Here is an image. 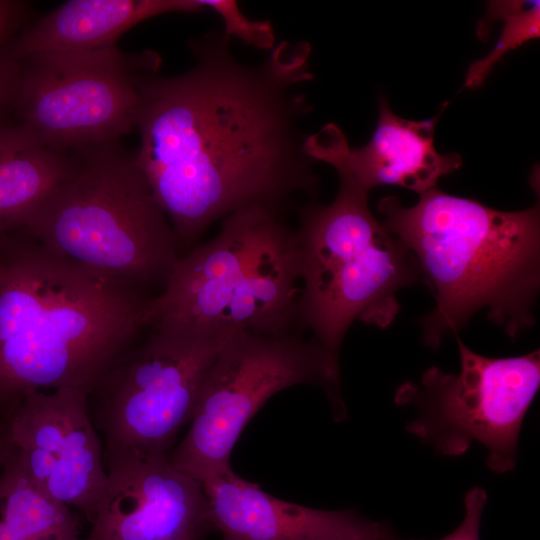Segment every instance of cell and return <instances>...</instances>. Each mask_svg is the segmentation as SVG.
<instances>
[{
  "label": "cell",
  "mask_w": 540,
  "mask_h": 540,
  "mask_svg": "<svg viewBox=\"0 0 540 540\" xmlns=\"http://www.w3.org/2000/svg\"><path fill=\"white\" fill-rule=\"evenodd\" d=\"M188 46L189 70L141 80L134 152L178 247L233 212H281L319 185L299 128L312 108L297 91L313 78L310 44L281 41L256 65L237 60L223 32Z\"/></svg>",
  "instance_id": "6da1fadb"
},
{
  "label": "cell",
  "mask_w": 540,
  "mask_h": 540,
  "mask_svg": "<svg viewBox=\"0 0 540 540\" xmlns=\"http://www.w3.org/2000/svg\"><path fill=\"white\" fill-rule=\"evenodd\" d=\"M1 244L0 401L48 388L90 394L145 327L149 298L28 236Z\"/></svg>",
  "instance_id": "7a4b0ae2"
},
{
  "label": "cell",
  "mask_w": 540,
  "mask_h": 540,
  "mask_svg": "<svg viewBox=\"0 0 540 540\" xmlns=\"http://www.w3.org/2000/svg\"><path fill=\"white\" fill-rule=\"evenodd\" d=\"M381 223L413 254L436 300L421 320L422 340L437 349L477 311L516 338L535 322L540 288V210L507 212L436 188L404 207L378 202Z\"/></svg>",
  "instance_id": "3957f363"
},
{
  "label": "cell",
  "mask_w": 540,
  "mask_h": 540,
  "mask_svg": "<svg viewBox=\"0 0 540 540\" xmlns=\"http://www.w3.org/2000/svg\"><path fill=\"white\" fill-rule=\"evenodd\" d=\"M300 293L295 231L280 211L253 206L224 217L214 238L178 258L164 290L148 299L144 324L293 334Z\"/></svg>",
  "instance_id": "277c9868"
},
{
  "label": "cell",
  "mask_w": 540,
  "mask_h": 540,
  "mask_svg": "<svg viewBox=\"0 0 540 540\" xmlns=\"http://www.w3.org/2000/svg\"><path fill=\"white\" fill-rule=\"evenodd\" d=\"M339 175L328 205H307L295 231L301 293L299 322L338 357L355 320L389 327L402 288L424 283L413 254L370 211L364 189L334 154L323 156Z\"/></svg>",
  "instance_id": "5b68a950"
},
{
  "label": "cell",
  "mask_w": 540,
  "mask_h": 540,
  "mask_svg": "<svg viewBox=\"0 0 540 540\" xmlns=\"http://www.w3.org/2000/svg\"><path fill=\"white\" fill-rule=\"evenodd\" d=\"M77 153L71 174L20 231L138 288L165 284L180 257L179 247L135 154L116 143Z\"/></svg>",
  "instance_id": "8992f818"
},
{
  "label": "cell",
  "mask_w": 540,
  "mask_h": 540,
  "mask_svg": "<svg viewBox=\"0 0 540 540\" xmlns=\"http://www.w3.org/2000/svg\"><path fill=\"white\" fill-rule=\"evenodd\" d=\"M321 386L336 420L347 415L338 357L298 333L270 336L236 331L210 366L198 394L190 428L168 455L199 482L230 466L243 429L274 394L298 384Z\"/></svg>",
  "instance_id": "52a82bcc"
},
{
  "label": "cell",
  "mask_w": 540,
  "mask_h": 540,
  "mask_svg": "<svg viewBox=\"0 0 540 540\" xmlns=\"http://www.w3.org/2000/svg\"><path fill=\"white\" fill-rule=\"evenodd\" d=\"M130 348L89 394L104 452L167 454L190 421L204 378L235 329L169 325Z\"/></svg>",
  "instance_id": "ba28073f"
},
{
  "label": "cell",
  "mask_w": 540,
  "mask_h": 540,
  "mask_svg": "<svg viewBox=\"0 0 540 540\" xmlns=\"http://www.w3.org/2000/svg\"><path fill=\"white\" fill-rule=\"evenodd\" d=\"M13 103L19 123L68 153L116 143L136 129L140 82L158 72L153 51L104 49L41 54L19 61Z\"/></svg>",
  "instance_id": "9c48e42d"
},
{
  "label": "cell",
  "mask_w": 540,
  "mask_h": 540,
  "mask_svg": "<svg viewBox=\"0 0 540 540\" xmlns=\"http://www.w3.org/2000/svg\"><path fill=\"white\" fill-rule=\"evenodd\" d=\"M460 371L427 369L419 382L401 384L398 406H415L407 432L447 456L482 444L486 463L497 473L515 468L523 419L540 386V351L508 358L475 353L457 336Z\"/></svg>",
  "instance_id": "30bf717a"
},
{
  "label": "cell",
  "mask_w": 540,
  "mask_h": 540,
  "mask_svg": "<svg viewBox=\"0 0 540 540\" xmlns=\"http://www.w3.org/2000/svg\"><path fill=\"white\" fill-rule=\"evenodd\" d=\"M12 407L5 433L27 475L50 497L91 521L107 476L89 393L30 390Z\"/></svg>",
  "instance_id": "8fae6325"
},
{
  "label": "cell",
  "mask_w": 540,
  "mask_h": 540,
  "mask_svg": "<svg viewBox=\"0 0 540 540\" xmlns=\"http://www.w3.org/2000/svg\"><path fill=\"white\" fill-rule=\"evenodd\" d=\"M106 484L83 540H203L213 527L202 483L168 454L104 452Z\"/></svg>",
  "instance_id": "7c38bea8"
},
{
  "label": "cell",
  "mask_w": 540,
  "mask_h": 540,
  "mask_svg": "<svg viewBox=\"0 0 540 540\" xmlns=\"http://www.w3.org/2000/svg\"><path fill=\"white\" fill-rule=\"evenodd\" d=\"M212 527L222 540H375L384 525L347 510L283 501L228 467L202 482Z\"/></svg>",
  "instance_id": "4fadbf2b"
},
{
  "label": "cell",
  "mask_w": 540,
  "mask_h": 540,
  "mask_svg": "<svg viewBox=\"0 0 540 540\" xmlns=\"http://www.w3.org/2000/svg\"><path fill=\"white\" fill-rule=\"evenodd\" d=\"M438 118L439 114L421 121L401 118L381 98L374 134L363 147L351 148L334 123L325 125L318 134L367 191L397 185L421 195L462 165L459 154H440L435 149Z\"/></svg>",
  "instance_id": "5bb4252c"
},
{
  "label": "cell",
  "mask_w": 540,
  "mask_h": 540,
  "mask_svg": "<svg viewBox=\"0 0 540 540\" xmlns=\"http://www.w3.org/2000/svg\"><path fill=\"white\" fill-rule=\"evenodd\" d=\"M200 0H70L24 27L3 55L14 61L117 45L139 23L170 13H199Z\"/></svg>",
  "instance_id": "9a60e30c"
},
{
  "label": "cell",
  "mask_w": 540,
  "mask_h": 540,
  "mask_svg": "<svg viewBox=\"0 0 540 540\" xmlns=\"http://www.w3.org/2000/svg\"><path fill=\"white\" fill-rule=\"evenodd\" d=\"M75 158L20 123L0 126V233L20 230L71 174Z\"/></svg>",
  "instance_id": "2e32d148"
},
{
  "label": "cell",
  "mask_w": 540,
  "mask_h": 540,
  "mask_svg": "<svg viewBox=\"0 0 540 540\" xmlns=\"http://www.w3.org/2000/svg\"><path fill=\"white\" fill-rule=\"evenodd\" d=\"M0 540H83L71 508L34 484L10 446L0 471Z\"/></svg>",
  "instance_id": "e0dca14e"
},
{
  "label": "cell",
  "mask_w": 540,
  "mask_h": 540,
  "mask_svg": "<svg viewBox=\"0 0 540 540\" xmlns=\"http://www.w3.org/2000/svg\"><path fill=\"white\" fill-rule=\"evenodd\" d=\"M487 8L485 18L477 27L478 37L489 35L494 20L502 22L503 26L490 53L469 66L464 86L470 89L482 85L493 67L509 51L540 37L539 1H490Z\"/></svg>",
  "instance_id": "ac0fdd59"
},
{
  "label": "cell",
  "mask_w": 540,
  "mask_h": 540,
  "mask_svg": "<svg viewBox=\"0 0 540 540\" xmlns=\"http://www.w3.org/2000/svg\"><path fill=\"white\" fill-rule=\"evenodd\" d=\"M204 8L215 11L224 24L223 33L239 39L247 45L262 50H272L275 33L269 20H253L246 17L234 0H200Z\"/></svg>",
  "instance_id": "d6986e66"
},
{
  "label": "cell",
  "mask_w": 540,
  "mask_h": 540,
  "mask_svg": "<svg viewBox=\"0 0 540 540\" xmlns=\"http://www.w3.org/2000/svg\"><path fill=\"white\" fill-rule=\"evenodd\" d=\"M488 495L482 487L470 489L464 498L465 515L462 523L439 540H480V524Z\"/></svg>",
  "instance_id": "ffe728a7"
},
{
  "label": "cell",
  "mask_w": 540,
  "mask_h": 540,
  "mask_svg": "<svg viewBox=\"0 0 540 540\" xmlns=\"http://www.w3.org/2000/svg\"><path fill=\"white\" fill-rule=\"evenodd\" d=\"M28 4L16 0H0V55L11 40L24 28Z\"/></svg>",
  "instance_id": "44dd1931"
},
{
  "label": "cell",
  "mask_w": 540,
  "mask_h": 540,
  "mask_svg": "<svg viewBox=\"0 0 540 540\" xmlns=\"http://www.w3.org/2000/svg\"><path fill=\"white\" fill-rule=\"evenodd\" d=\"M19 71V62L0 55V109L13 101Z\"/></svg>",
  "instance_id": "7402d4cb"
},
{
  "label": "cell",
  "mask_w": 540,
  "mask_h": 540,
  "mask_svg": "<svg viewBox=\"0 0 540 540\" xmlns=\"http://www.w3.org/2000/svg\"><path fill=\"white\" fill-rule=\"evenodd\" d=\"M9 451V443L5 431L0 430V471Z\"/></svg>",
  "instance_id": "603a6c76"
},
{
  "label": "cell",
  "mask_w": 540,
  "mask_h": 540,
  "mask_svg": "<svg viewBox=\"0 0 540 540\" xmlns=\"http://www.w3.org/2000/svg\"><path fill=\"white\" fill-rule=\"evenodd\" d=\"M375 540H399L391 531L390 528L384 525L381 533Z\"/></svg>",
  "instance_id": "cb8c5ba5"
},
{
  "label": "cell",
  "mask_w": 540,
  "mask_h": 540,
  "mask_svg": "<svg viewBox=\"0 0 540 540\" xmlns=\"http://www.w3.org/2000/svg\"><path fill=\"white\" fill-rule=\"evenodd\" d=\"M177 540H194V539H190V538H182V539H177Z\"/></svg>",
  "instance_id": "d4e9b609"
}]
</instances>
